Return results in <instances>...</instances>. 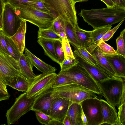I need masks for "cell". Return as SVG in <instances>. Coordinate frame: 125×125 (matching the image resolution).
<instances>
[{
  "label": "cell",
  "mask_w": 125,
  "mask_h": 125,
  "mask_svg": "<svg viewBox=\"0 0 125 125\" xmlns=\"http://www.w3.org/2000/svg\"><path fill=\"white\" fill-rule=\"evenodd\" d=\"M61 37L63 38L67 39L66 35L64 32H61L57 33Z\"/></svg>",
  "instance_id": "obj_49"
},
{
  "label": "cell",
  "mask_w": 125,
  "mask_h": 125,
  "mask_svg": "<svg viewBox=\"0 0 125 125\" xmlns=\"http://www.w3.org/2000/svg\"><path fill=\"white\" fill-rule=\"evenodd\" d=\"M112 26H107L94 29L92 31V44H97L99 40L106 33L111 29Z\"/></svg>",
  "instance_id": "obj_26"
},
{
  "label": "cell",
  "mask_w": 125,
  "mask_h": 125,
  "mask_svg": "<svg viewBox=\"0 0 125 125\" xmlns=\"http://www.w3.org/2000/svg\"><path fill=\"white\" fill-rule=\"evenodd\" d=\"M104 2L108 8H114V4L111 0H101Z\"/></svg>",
  "instance_id": "obj_45"
},
{
  "label": "cell",
  "mask_w": 125,
  "mask_h": 125,
  "mask_svg": "<svg viewBox=\"0 0 125 125\" xmlns=\"http://www.w3.org/2000/svg\"><path fill=\"white\" fill-rule=\"evenodd\" d=\"M18 64L20 74L25 78L29 81L36 76L33 72V67L24 54H21Z\"/></svg>",
  "instance_id": "obj_20"
},
{
  "label": "cell",
  "mask_w": 125,
  "mask_h": 125,
  "mask_svg": "<svg viewBox=\"0 0 125 125\" xmlns=\"http://www.w3.org/2000/svg\"><path fill=\"white\" fill-rule=\"evenodd\" d=\"M94 29L111 26L125 18V9L114 8L82 9L78 14Z\"/></svg>",
  "instance_id": "obj_1"
},
{
  "label": "cell",
  "mask_w": 125,
  "mask_h": 125,
  "mask_svg": "<svg viewBox=\"0 0 125 125\" xmlns=\"http://www.w3.org/2000/svg\"><path fill=\"white\" fill-rule=\"evenodd\" d=\"M24 50V54L33 67H35L38 70L43 73H55L57 70L55 67L45 63L37 57L27 48H25Z\"/></svg>",
  "instance_id": "obj_18"
},
{
  "label": "cell",
  "mask_w": 125,
  "mask_h": 125,
  "mask_svg": "<svg viewBox=\"0 0 125 125\" xmlns=\"http://www.w3.org/2000/svg\"><path fill=\"white\" fill-rule=\"evenodd\" d=\"M4 4L9 3V0H1Z\"/></svg>",
  "instance_id": "obj_52"
},
{
  "label": "cell",
  "mask_w": 125,
  "mask_h": 125,
  "mask_svg": "<svg viewBox=\"0 0 125 125\" xmlns=\"http://www.w3.org/2000/svg\"><path fill=\"white\" fill-rule=\"evenodd\" d=\"M125 78H109L100 82L98 85L102 95L110 104L118 107L120 105Z\"/></svg>",
  "instance_id": "obj_4"
},
{
  "label": "cell",
  "mask_w": 125,
  "mask_h": 125,
  "mask_svg": "<svg viewBox=\"0 0 125 125\" xmlns=\"http://www.w3.org/2000/svg\"><path fill=\"white\" fill-rule=\"evenodd\" d=\"M4 4L1 0H0V31H2L3 27V14Z\"/></svg>",
  "instance_id": "obj_44"
},
{
  "label": "cell",
  "mask_w": 125,
  "mask_h": 125,
  "mask_svg": "<svg viewBox=\"0 0 125 125\" xmlns=\"http://www.w3.org/2000/svg\"><path fill=\"white\" fill-rule=\"evenodd\" d=\"M60 73L70 78L75 82L99 95H102L98 84L88 72L78 63Z\"/></svg>",
  "instance_id": "obj_5"
},
{
  "label": "cell",
  "mask_w": 125,
  "mask_h": 125,
  "mask_svg": "<svg viewBox=\"0 0 125 125\" xmlns=\"http://www.w3.org/2000/svg\"><path fill=\"white\" fill-rule=\"evenodd\" d=\"M5 40L7 49L10 55L17 61L18 62L21 54L18 48L12 40L6 36Z\"/></svg>",
  "instance_id": "obj_25"
},
{
  "label": "cell",
  "mask_w": 125,
  "mask_h": 125,
  "mask_svg": "<svg viewBox=\"0 0 125 125\" xmlns=\"http://www.w3.org/2000/svg\"><path fill=\"white\" fill-rule=\"evenodd\" d=\"M0 50L10 55L6 44L5 35L1 31H0Z\"/></svg>",
  "instance_id": "obj_40"
},
{
  "label": "cell",
  "mask_w": 125,
  "mask_h": 125,
  "mask_svg": "<svg viewBox=\"0 0 125 125\" xmlns=\"http://www.w3.org/2000/svg\"><path fill=\"white\" fill-rule=\"evenodd\" d=\"M21 21L16 14L14 7L9 3L4 5L2 31L5 36L9 38L13 36L20 27Z\"/></svg>",
  "instance_id": "obj_10"
},
{
  "label": "cell",
  "mask_w": 125,
  "mask_h": 125,
  "mask_svg": "<svg viewBox=\"0 0 125 125\" xmlns=\"http://www.w3.org/2000/svg\"><path fill=\"white\" fill-rule=\"evenodd\" d=\"M53 94L52 87L37 96L31 110L40 111L49 116L52 103L57 98Z\"/></svg>",
  "instance_id": "obj_12"
},
{
  "label": "cell",
  "mask_w": 125,
  "mask_h": 125,
  "mask_svg": "<svg viewBox=\"0 0 125 125\" xmlns=\"http://www.w3.org/2000/svg\"><path fill=\"white\" fill-rule=\"evenodd\" d=\"M38 33V38L41 37L52 40H58L61 41L63 39L54 31L51 27L46 29L39 30Z\"/></svg>",
  "instance_id": "obj_27"
},
{
  "label": "cell",
  "mask_w": 125,
  "mask_h": 125,
  "mask_svg": "<svg viewBox=\"0 0 125 125\" xmlns=\"http://www.w3.org/2000/svg\"><path fill=\"white\" fill-rule=\"evenodd\" d=\"M53 89L55 97L64 98L73 103L80 104L88 98H98L95 92L76 83L70 84Z\"/></svg>",
  "instance_id": "obj_3"
},
{
  "label": "cell",
  "mask_w": 125,
  "mask_h": 125,
  "mask_svg": "<svg viewBox=\"0 0 125 125\" xmlns=\"http://www.w3.org/2000/svg\"><path fill=\"white\" fill-rule=\"evenodd\" d=\"M98 45L101 51L104 54H110L117 53L116 51L105 42H100Z\"/></svg>",
  "instance_id": "obj_37"
},
{
  "label": "cell",
  "mask_w": 125,
  "mask_h": 125,
  "mask_svg": "<svg viewBox=\"0 0 125 125\" xmlns=\"http://www.w3.org/2000/svg\"><path fill=\"white\" fill-rule=\"evenodd\" d=\"M44 2L55 13L64 20L78 24L75 3L72 0H43Z\"/></svg>",
  "instance_id": "obj_6"
},
{
  "label": "cell",
  "mask_w": 125,
  "mask_h": 125,
  "mask_svg": "<svg viewBox=\"0 0 125 125\" xmlns=\"http://www.w3.org/2000/svg\"><path fill=\"white\" fill-rule=\"evenodd\" d=\"M86 49L93 56L97 63V66L100 68L111 78L117 77L97 44H93Z\"/></svg>",
  "instance_id": "obj_13"
},
{
  "label": "cell",
  "mask_w": 125,
  "mask_h": 125,
  "mask_svg": "<svg viewBox=\"0 0 125 125\" xmlns=\"http://www.w3.org/2000/svg\"><path fill=\"white\" fill-rule=\"evenodd\" d=\"M125 20V19L122 20L115 27L111 30H109L99 40L98 44L102 42L108 41L112 38L115 33L123 22Z\"/></svg>",
  "instance_id": "obj_38"
},
{
  "label": "cell",
  "mask_w": 125,
  "mask_h": 125,
  "mask_svg": "<svg viewBox=\"0 0 125 125\" xmlns=\"http://www.w3.org/2000/svg\"><path fill=\"white\" fill-rule=\"evenodd\" d=\"M52 40L40 37L37 42L42 47L45 54L54 62L59 64V62L55 52Z\"/></svg>",
  "instance_id": "obj_23"
},
{
  "label": "cell",
  "mask_w": 125,
  "mask_h": 125,
  "mask_svg": "<svg viewBox=\"0 0 125 125\" xmlns=\"http://www.w3.org/2000/svg\"><path fill=\"white\" fill-rule=\"evenodd\" d=\"M24 4H26L37 10L44 12L53 13L44 1H31Z\"/></svg>",
  "instance_id": "obj_31"
},
{
  "label": "cell",
  "mask_w": 125,
  "mask_h": 125,
  "mask_svg": "<svg viewBox=\"0 0 125 125\" xmlns=\"http://www.w3.org/2000/svg\"><path fill=\"white\" fill-rule=\"evenodd\" d=\"M116 76L125 78V57L117 54H104Z\"/></svg>",
  "instance_id": "obj_16"
},
{
  "label": "cell",
  "mask_w": 125,
  "mask_h": 125,
  "mask_svg": "<svg viewBox=\"0 0 125 125\" xmlns=\"http://www.w3.org/2000/svg\"><path fill=\"white\" fill-rule=\"evenodd\" d=\"M44 1L43 0H9V3L14 7L18 4H25L31 1Z\"/></svg>",
  "instance_id": "obj_41"
},
{
  "label": "cell",
  "mask_w": 125,
  "mask_h": 125,
  "mask_svg": "<svg viewBox=\"0 0 125 125\" xmlns=\"http://www.w3.org/2000/svg\"><path fill=\"white\" fill-rule=\"evenodd\" d=\"M125 29L120 32V35L116 39L117 54L125 57Z\"/></svg>",
  "instance_id": "obj_29"
},
{
  "label": "cell",
  "mask_w": 125,
  "mask_h": 125,
  "mask_svg": "<svg viewBox=\"0 0 125 125\" xmlns=\"http://www.w3.org/2000/svg\"><path fill=\"white\" fill-rule=\"evenodd\" d=\"M75 31L81 47L86 48L92 44V31H87L80 28L77 24Z\"/></svg>",
  "instance_id": "obj_24"
},
{
  "label": "cell",
  "mask_w": 125,
  "mask_h": 125,
  "mask_svg": "<svg viewBox=\"0 0 125 125\" xmlns=\"http://www.w3.org/2000/svg\"><path fill=\"white\" fill-rule=\"evenodd\" d=\"M51 27L57 33L61 32H65L64 20L61 16L56 17Z\"/></svg>",
  "instance_id": "obj_33"
},
{
  "label": "cell",
  "mask_w": 125,
  "mask_h": 125,
  "mask_svg": "<svg viewBox=\"0 0 125 125\" xmlns=\"http://www.w3.org/2000/svg\"></svg>",
  "instance_id": "obj_53"
},
{
  "label": "cell",
  "mask_w": 125,
  "mask_h": 125,
  "mask_svg": "<svg viewBox=\"0 0 125 125\" xmlns=\"http://www.w3.org/2000/svg\"><path fill=\"white\" fill-rule=\"evenodd\" d=\"M72 103L66 99L57 97L52 103L49 116L51 119L62 122Z\"/></svg>",
  "instance_id": "obj_15"
},
{
  "label": "cell",
  "mask_w": 125,
  "mask_h": 125,
  "mask_svg": "<svg viewBox=\"0 0 125 125\" xmlns=\"http://www.w3.org/2000/svg\"><path fill=\"white\" fill-rule=\"evenodd\" d=\"M57 74L55 73H42L29 81L28 87L26 92L27 98L36 97L52 87Z\"/></svg>",
  "instance_id": "obj_9"
},
{
  "label": "cell",
  "mask_w": 125,
  "mask_h": 125,
  "mask_svg": "<svg viewBox=\"0 0 125 125\" xmlns=\"http://www.w3.org/2000/svg\"><path fill=\"white\" fill-rule=\"evenodd\" d=\"M55 53L60 65L65 59V56L62 46L61 41L58 40H53Z\"/></svg>",
  "instance_id": "obj_30"
},
{
  "label": "cell",
  "mask_w": 125,
  "mask_h": 125,
  "mask_svg": "<svg viewBox=\"0 0 125 125\" xmlns=\"http://www.w3.org/2000/svg\"><path fill=\"white\" fill-rule=\"evenodd\" d=\"M36 118L38 121L42 125H48L51 119L50 116L40 111L36 110H34Z\"/></svg>",
  "instance_id": "obj_35"
},
{
  "label": "cell",
  "mask_w": 125,
  "mask_h": 125,
  "mask_svg": "<svg viewBox=\"0 0 125 125\" xmlns=\"http://www.w3.org/2000/svg\"><path fill=\"white\" fill-rule=\"evenodd\" d=\"M62 122L63 125H72L69 117L67 115L65 117Z\"/></svg>",
  "instance_id": "obj_47"
},
{
  "label": "cell",
  "mask_w": 125,
  "mask_h": 125,
  "mask_svg": "<svg viewBox=\"0 0 125 125\" xmlns=\"http://www.w3.org/2000/svg\"><path fill=\"white\" fill-rule=\"evenodd\" d=\"M14 8L16 14L20 19L36 25L39 30L51 27L56 17L53 13L40 11L25 4H18Z\"/></svg>",
  "instance_id": "obj_2"
},
{
  "label": "cell",
  "mask_w": 125,
  "mask_h": 125,
  "mask_svg": "<svg viewBox=\"0 0 125 125\" xmlns=\"http://www.w3.org/2000/svg\"><path fill=\"white\" fill-rule=\"evenodd\" d=\"M82 111L80 104L72 102L70 104L66 115L69 117L72 125H84L81 118Z\"/></svg>",
  "instance_id": "obj_21"
},
{
  "label": "cell",
  "mask_w": 125,
  "mask_h": 125,
  "mask_svg": "<svg viewBox=\"0 0 125 125\" xmlns=\"http://www.w3.org/2000/svg\"><path fill=\"white\" fill-rule=\"evenodd\" d=\"M10 95L8 91H5L0 88V101L8 99Z\"/></svg>",
  "instance_id": "obj_43"
},
{
  "label": "cell",
  "mask_w": 125,
  "mask_h": 125,
  "mask_svg": "<svg viewBox=\"0 0 125 125\" xmlns=\"http://www.w3.org/2000/svg\"><path fill=\"white\" fill-rule=\"evenodd\" d=\"M29 83L28 80L21 75L10 78L5 82V84L19 91L26 92Z\"/></svg>",
  "instance_id": "obj_22"
},
{
  "label": "cell",
  "mask_w": 125,
  "mask_h": 125,
  "mask_svg": "<svg viewBox=\"0 0 125 125\" xmlns=\"http://www.w3.org/2000/svg\"><path fill=\"white\" fill-rule=\"evenodd\" d=\"M78 63V62L75 58H70L67 60L65 59L63 62L60 65L61 67V71L68 69Z\"/></svg>",
  "instance_id": "obj_39"
},
{
  "label": "cell",
  "mask_w": 125,
  "mask_h": 125,
  "mask_svg": "<svg viewBox=\"0 0 125 125\" xmlns=\"http://www.w3.org/2000/svg\"><path fill=\"white\" fill-rule=\"evenodd\" d=\"M116 9H125V0H111Z\"/></svg>",
  "instance_id": "obj_42"
},
{
  "label": "cell",
  "mask_w": 125,
  "mask_h": 125,
  "mask_svg": "<svg viewBox=\"0 0 125 125\" xmlns=\"http://www.w3.org/2000/svg\"><path fill=\"white\" fill-rule=\"evenodd\" d=\"M0 88L5 91H8L6 88V85L0 81Z\"/></svg>",
  "instance_id": "obj_50"
},
{
  "label": "cell",
  "mask_w": 125,
  "mask_h": 125,
  "mask_svg": "<svg viewBox=\"0 0 125 125\" xmlns=\"http://www.w3.org/2000/svg\"><path fill=\"white\" fill-rule=\"evenodd\" d=\"M87 120V125H101L103 121L102 104L97 98L86 99L80 103Z\"/></svg>",
  "instance_id": "obj_8"
},
{
  "label": "cell",
  "mask_w": 125,
  "mask_h": 125,
  "mask_svg": "<svg viewBox=\"0 0 125 125\" xmlns=\"http://www.w3.org/2000/svg\"><path fill=\"white\" fill-rule=\"evenodd\" d=\"M81 118L84 125H87V120L86 118L83 110L82 113Z\"/></svg>",
  "instance_id": "obj_48"
},
{
  "label": "cell",
  "mask_w": 125,
  "mask_h": 125,
  "mask_svg": "<svg viewBox=\"0 0 125 125\" xmlns=\"http://www.w3.org/2000/svg\"><path fill=\"white\" fill-rule=\"evenodd\" d=\"M73 83H75L70 78L59 72L57 74L52 87L56 88Z\"/></svg>",
  "instance_id": "obj_28"
},
{
  "label": "cell",
  "mask_w": 125,
  "mask_h": 125,
  "mask_svg": "<svg viewBox=\"0 0 125 125\" xmlns=\"http://www.w3.org/2000/svg\"><path fill=\"white\" fill-rule=\"evenodd\" d=\"M26 27V21L22 20L16 32L10 38L17 46L21 54L23 53L25 48V38Z\"/></svg>",
  "instance_id": "obj_19"
},
{
  "label": "cell",
  "mask_w": 125,
  "mask_h": 125,
  "mask_svg": "<svg viewBox=\"0 0 125 125\" xmlns=\"http://www.w3.org/2000/svg\"><path fill=\"white\" fill-rule=\"evenodd\" d=\"M18 75H21L18 62L0 50V81L5 84L10 78Z\"/></svg>",
  "instance_id": "obj_11"
},
{
  "label": "cell",
  "mask_w": 125,
  "mask_h": 125,
  "mask_svg": "<svg viewBox=\"0 0 125 125\" xmlns=\"http://www.w3.org/2000/svg\"><path fill=\"white\" fill-rule=\"evenodd\" d=\"M118 108L119 125H125V101H121Z\"/></svg>",
  "instance_id": "obj_36"
},
{
  "label": "cell",
  "mask_w": 125,
  "mask_h": 125,
  "mask_svg": "<svg viewBox=\"0 0 125 125\" xmlns=\"http://www.w3.org/2000/svg\"><path fill=\"white\" fill-rule=\"evenodd\" d=\"M76 52L84 58L90 63L97 66V63L92 55L86 49L82 47L74 49Z\"/></svg>",
  "instance_id": "obj_32"
},
{
  "label": "cell",
  "mask_w": 125,
  "mask_h": 125,
  "mask_svg": "<svg viewBox=\"0 0 125 125\" xmlns=\"http://www.w3.org/2000/svg\"><path fill=\"white\" fill-rule=\"evenodd\" d=\"M88 0H72L73 2L75 3L77 2L86 1Z\"/></svg>",
  "instance_id": "obj_51"
},
{
  "label": "cell",
  "mask_w": 125,
  "mask_h": 125,
  "mask_svg": "<svg viewBox=\"0 0 125 125\" xmlns=\"http://www.w3.org/2000/svg\"><path fill=\"white\" fill-rule=\"evenodd\" d=\"M37 97L28 99L25 92L16 98L14 104L7 112V124H14L22 116L31 110Z\"/></svg>",
  "instance_id": "obj_7"
},
{
  "label": "cell",
  "mask_w": 125,
  "mask_h": 125,
  "mask_svg": "<svg viewBox=\"0 0 125 125\" xmlns=\"http://www.w3.org/2000/svg\"><path fill=\"white\" fill-rule=\"evenodd\" d=\"M73 53L75 58L78 62V63L88 72L98 84L100 82L110 77L98 66L90 63L74 51Z\"/></svg>",
  "instance_id": "obj_14"
},
{
  "label": "cell",
  "mask_w": 125,
  "mask_h": 125,
  "mask_svg": "<svg viewBox=\"0 0 125 125\" xmlns=\"http://www.w3.org/2000/svg\"><path fill=\"white\" fill-rule=\"evenodd\" d=\"M100 100L102 104L103 116L101 125H119L117 113L115 107L103 99Z\"/></svg>",
  "instance_id": "obj_17"
},
{
  "label": "cell",
  "mask_w": 125,
  "mask_h": 125,
  "mask_svg": "<svg viewBox=\"0 0 125 125\" xmlns=\"http://www.w3.org/2000/svg\"><path fill=\"white\" fill-rule=\"evenodd\" d=\"M48 125H63V124L62 122L51 119Z\"/></svg>",
  "instance_id": "obj_46"
},
{
  "label": "cell",
  "mask_w": 125,
  "mask_h": 125,
  "mask_svg": "<svg viewBox=\"0 0 125 125\" xmlns=\"http://www.w3.org/2000/svg\"><path fill=\"white\" fill-rule=\"evenodd\" d=\"M62 46L65 56V59L70 58H75L71 48L69 42L67 39L63 38L61 41Z\"/></svg>",
  "instance_id": "obj_34"
}]
</instances>
